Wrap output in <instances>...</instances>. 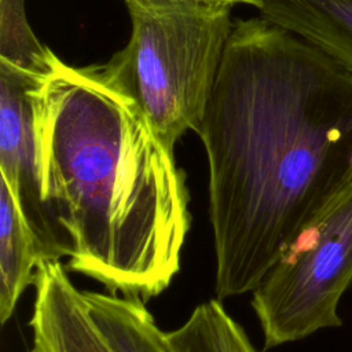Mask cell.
<instances>
[{"label": "cell", "instance_id": "obj_11", "mask_svg": "<svg viewBox=\"0 0 352 352\" xmlns=\"http://www.w3.org/2000/svg\"><path fill=\"white\" fill-rule=\"evenodd\" d=\"M230 1H234V3H245V4H249V6H253V7H258L260 4V0H230Z\"/></svg>", "mask_w": 352, "mask_h": 352}, {"label": "cell", "instance_id": "obj_7", "mask_svg": "<svg viewBox=\"0 0 352 352\" xmlns=\"http://www.w3.org/2000/svg\"><path fill=\"white\" fill-rule=\"evenodd\" d=\"M257 10L352 74V0H260Z\"/></svg>", "mask_w": 352, "mask_h": 352}, {"label": "cell", "instance_id": "obj_4", "mask_svg": "<svg viewBox=\"0 0 352 352\" xmlns=\"http://www.w3.org/2000/svg\"><path fill=\"white\" fill-rule=\"evenodd\" d=\"M352 283V177L283 249L250 305L264 349L337 327L340 298Z\"/></svg>", "mask_w": 352, "mask_h": 352}, {"label": "cell", "instance_id": "obj_5", "mask_svg": "<svg viewBox=\"0 0 352 352\" xmlns=\"http://www.w3.org/2000/svg\"><path fill=\"white\" fill-rule=\"evenodd\" d=\"M37 73L0 62V173L16 206L25 213L52 260H60L41 199L29 89Z\"/></svg>", "mask_w": 352, "mask_h": 352}, {"label": "cell", "instance_id": "obj_3", "mask_svg": "<svg viewBox=\"0 0 352 352\" xmlns=\"http://www.w3.org/2000/svg\"><path fill=\"white\" fill-rule=\"evenodd\" d=\"M131 36L100 65L103 77L144 116L173 153L198 131L234 29L230 0H124Z\"/></svg>", "mask_w": 352, "mask_h": 352}, {"label": "cell", "instance_id": "obj_10", "mask_svg": "<svg viewBox=\"0 0 352 352\" xmlns=\"http://www.w3.org/2000/svg\"><path fill=\"white\" fill-rule=\"evenodd\" d=\"M166 336L175 352H258L219 298L197 305Z\"/></svg>", "mask_w": 352, "mask_h": 352}, {"label": "cell", "instance_id": "obj_8", "mask_svg": "<svg viewBox=\"0 0 352 352\" xmlns=\"http://www.w3.org/2000/svg\"><path fill=\"white\" fill-rule=\"evenodd\" d=\"M52 260L47 246L0 183V322L12 316L23 292L34 285L41 261Z\"/></svg>", "mask_w": 352, "mask_h": 352}, {"label": "cell", "instance_id": "obj_1", "mask_svg": "<svg viewBox=\"0 0 352 352\" xmlns=\"http://www.w3.org/2000/svg\"><path fill=\"white\" fill-rule=\"evenodd\" d=\"M197 133L216 296L252 293L352 177V74L260 15L236 19Z\"/></svg>", "mask_w": 352, "mask_h": 352}, {"label": "cell", "instance_id": "obj_2", "mask_svg": "<svg viewBox=\"0 0 352 352\" xmlns=\"http://www.w3.org/2000/svg\"><path fill=\"white\" fill-rule=\"evenodd\" d=\"M29 99L43 212L67 271L147 301L180 270L188 191L140 110L98 65L54 52Z\"/></svg>", "mask_w": 352, "mask_h": 352}, {"label": "cell", "instance_id": "obj_9", "mask_svg": "<svg viewBox=\"0 0 352 352\" xmlns=\"http://www.w3.org/2000/svg\"><path fill=\"white\" fill-rule=\"evenodd\" d=\"M82 294L92 322L113 352H175L146 301L94 290Z\"/></svg>", "mask_w": 352, "mask_h": 352}, {"label": "cell", "instance_id": "obj_6", "mask_svg": "<svg viewBox=\"0 0 352 352\" xmlns=\"http://www.w3.org/2000/svg\"><path fill=\"white\" fill-rule=\"evenodd\" d=\"M33 286L32 352H113L60 260L41 261Z\"/></svg>", "mask_w": 352, "mask_h": 352}]
</instances>
